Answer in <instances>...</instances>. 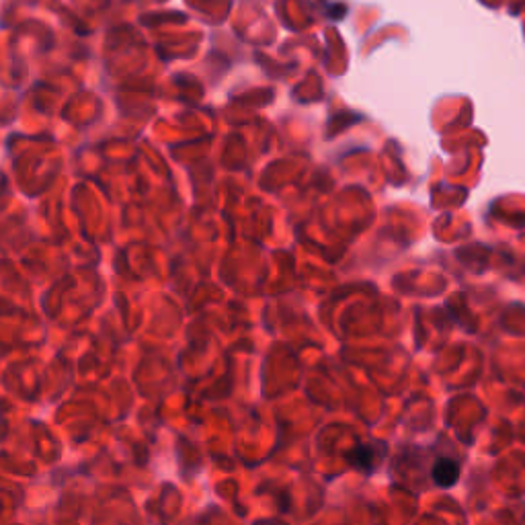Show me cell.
Returning <instances> with one entry per match:
<instances>
[{
	"instance_id": "1",
	"label": "cell",
	"mask_w": 525,
	"mask_h": 525,
	"mask_svg": "<svg viewBox=\"0 0 525 525\" xmlns=\"http://www.w3.org/2000/svg\"><path fill=\"white\" fill-rule=\"evenodd\" d=\"M460 476V466L450 458H439L433 466V480L439 487H452Z\"/></svg>"
}]
</instances>
